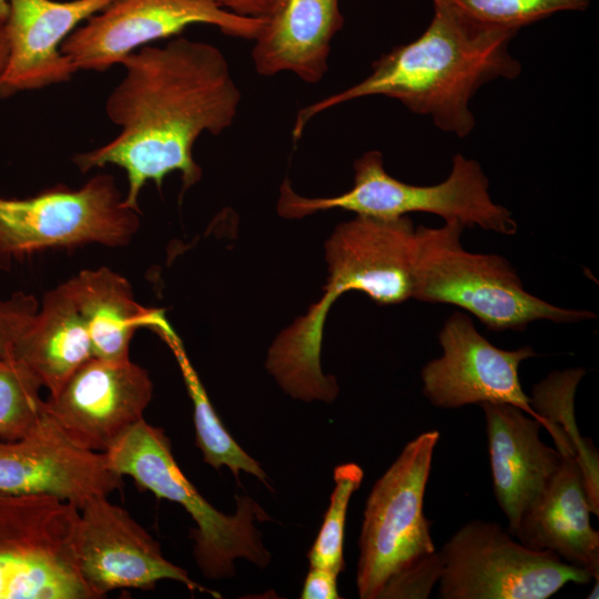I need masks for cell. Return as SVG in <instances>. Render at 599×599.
<instances>
[{
    "label": "cell",
    "mask_w": 599,
    "mask_h": 599,
    "mask_svg": "<svg viewBox=\"0 0 599 599\" xmlns=\"http://www.w3.org/2000/svg\"><path fill=\"white\" fill-rule=\"evenodd\" d=\"M120 64L125 73L108 97L105 112L121 131L72 161L82 173L109 164L123 169V205L140 213L148 182L160 190L177 171L183 194L201 180L194 144L203 133L219 135L233 124L242 94L225 55L207 42L180 37L162 47L144 45Z\"/></svg>",
    "instance_id": "obj_1"
},
{
    "label": "cell",
    "mask_w": 599,
    "mask_h": 599,
    "mask_svg": "<svg viewBox=\"0 0 599 599\" xmlns=\"http://www.w3.org/2000/svg\"><path fill=\"white\" fill-rule=\"evenodd\" d=\"M428 27L415 40L373 63L358 83L298 111L292 131L301 139L308 122L331 108L372 95L395 99L427 115L441 131L468 136L475 128L474 94L497 79H516L520 62L509 52L517 32L478 24L455 11L433 6Z\"/></svg>",
    "instance_id": "obj_2"
},
{
    "label": "cell",
    "mask_w": 599,
    "mask_h": 599,
    "mask_svg": "<svg viewBox=\"0 0 599 599\" xmlns=\"http://www.w3.org/2000/svg\"><path fill=\"white\" fill-rule=\"evenodd\" d=\"M328 277L324 293L273 342L266 368L295 399L333 402L336 379L321 368L323 327L332 304L358 291L382 305L398 304L414 294L416 229L410 219L356 215L339 224L325 244Z\"/></svg>",
    "instance_id": "obj_3"
},
{
    "label": "cell",
    "mask_w": 599,
    "mask_h": 599,
    "mask_svg": "<svg viewBox=\"0 0 599 599\" xmlns=\"http://www.w3.org/2000/svg\"><path fill=\"white\" fill-rule=\"evenodd\" d=\"M111 469L131 477L141 489L181 505L196 524L191 537L193 555L204 577L234 576V560L243 558L265 568L271 555L255 521L271 520L248 496H235L236 511L225 515L214 508L191 484L172 454L165 432L144 419L136 423L104 451Z\"/></svg>",
    "instance_id": "obj_4"
},
{
    "label": "cell",
    "mask_w": 599,
    "mask_h": 599,
    "mask_svg": "<svg viewBox=\"0 0 599 599\" xmlns=\"http://www.w3.org/2000/svg\"><path fill=\"white\" fill-rule=\"evenodd\" d=\"M464 229L456 221L416 227L413 298L458 306L496 332L521 331L538 319L572 323L596 317L528 293L505 257L466 251L460 243Z\"/></svg>",
    "instance_id": "obj_5"
},
{
    "label": "cell",
    "mask_w": 599,
    "mask_h": 599,
    "mask_svg": "<svg viewBox=\"0 0 599 599\" xmlns=\"http://www.w3.org/2000/svg\"><path fill=\"white\" fill-rule=\"evenodd\" d=\"M342 209L356 215L398 219L413 212L436 214L464 227L478 226L504 235L517 232L511 213L493 201L480 164L456 154L447 179L434 185H414L396 180L384 167L383 154L372 150L354 163V184L333 197H304L287 181L281 186L277 212L300 219L319 211Z\"/></svg>",
    "instance_id": "obj_6"
},
{
    "label": "cell",
    "mask_w": 599,
    "mask_h": 599,
    "mask_svg": "<svg viewBox=\"0 0 599 599\" xmlns=\"http://www.w3.org/2000/svg\"><path fill=\"white\" fill-rule=\"evenodd\" d=\"M438 439L430 430L407 443L369 493L358 541L362 599H379L390 580L437 551L423 505Z\"/></svg>",
    "instance_id": "obj_7"
},
{
    "label": "cell",
    "mask_w": 599,
    "mask_h": 599,
    "mask_svg": "<svg viewBox=\"0 0 599 599\" xmlns=\"http://www.w3.org/2000/svg\"><path fill=\"white\" fill-rule=\"evenodd\" d=\"M110 174L80 189L55 185L27 199L0 197V267L35 252L87 244L125 246L140 227Z\"/></svg>",
    "instance_id": "obj_8"
},
{
    "label": "cell",
    "mask_w": 599,
    "mask_h": 599,
    "mask_svg": "<svg viewBox=\"0 0 599 599\" xmlns=\"http://www.w3.org/2000/svg\"><path fill=\"white\" fill-rule=\"evenodd\" d=\"M441 599H547L591 575L549 550L518 541L499 524L473 520L439 550Z\"/></svg>",
    "instance_id": "obj_9"
},
{
    "label": "cell",
    "mask_w": 599,
    "mask_h": 599,
    "mask_svg": "<svg viewBox=\"0 0 599 599\" xmlns=\"http://www.w3.org/2000/svg\"><path fill=\"white\" fill-rule=\"evenodd\" d=\"M78 514L57 497L0 493V599H94L73 555Z\"/></svg>",
    "instance_id": "obj_10"
},
{
    "label": "cell",
    "mask_w": 599,
    "mask_h": 599,
    "mask_svg": "<svg viewBox=\"0 0 599 599\" xmlns=\"http://www.w3.org/2000/svg\"><path fill=\"white\" fill-rule=\"evenodd\" d=\"M265 21L234 13L215 0H112L73 30L61 51L78 71L101 72L192 24H209L227 35L254 40Z\"/></svg>",
    "instance_id": "obj_11"
},
{
    "label": "cell",
    "mask_w": 599,
    "mask_h": 599,
    "mask_svg": "<svg viewBox=\"0 0 599 599\" xmlns=\"http://www.w3.org/2000/svg\"><path fill=\"white\" fill-rule=\"evenodd\" d=\"M72 547L79 573L94 599L115 589H153L164 579L221 597L165 559L159 542L108 496L92 497L79 508Z\"/></svg>",
    "instance_id": "obj_12"
},
{
    "label": "cell",
    "mask_w": 599,
    "mask_h": 599,
    "mask_svg": "<svg viewBox=\"0 0 599 599\" xmlns=\"http://www.w3.org/2000/svg\"><path fill=\"white\" fill-rule=\"evenodd\" d=\"M439 343L441 356L428 362L422 370L424 395L435 407L457 409L470 404L506 403L542 424L518 374L520 363L536 355L530 346L500 349L480 335L471 318L460 312L446 319Z\"/></svg>",
    "instance_id": "obj_13"
},
{
    "label": "cell",
    "mask_w": 599,
    "mask_h": 599,
    "mask_svg": "<svg viewBox=\"0 0 599 599\" xmlns=\"http://www.w3.org/2000/svg\"><path fill=\"white\" fill-rule=\"evenodd\" d=\"M152 393L149 373L131 359L91 357L44 400L43 410L75 445L104 453L144 419Z\"/></svg>",
    "instance_id": "obj_14"
},
{
    "label": "cell",
    "mask_w": 599,
    "mask_h": 599,
    "mask_svg": "<svg viewBox=\"0 0 599 599\" xmlns=\"http://www.w3.org/2000/svg\"><path fill=\"white\" fill-rule=\"evenodd\" d=\"M104 453L71 441L47 414L16 440L0 439V493L48 495L80 508L122 487Z\"/></svg>",
    "instance_id": "obj_15"
},
{
    "label": "cell",
    "mask_w": 599,
    "mask_h": 599,
    "mask_svg": "<svg viewBox=\"0 0 599 599\" xmlns=\"http://www.w3.org/2000/svg\"><path fill=\"white\" fill-rule=\"evenodd\" d=\"M112 0H8L9 53L0 72V99L71 80L78 71L61 45L78 26Z\"/></svg>",
    "instance_id": "obj_16"
},
{
    "label": "cell",
    "mask_w": 599,
    "mask_h": 599,
    "mask_svg": "<svg viewBox=\"0 0 599 599\" xmlns=\"http://www.w3.org/2000/svg\"><path fill=\"white\" fill-rule=\"evenodd\" d=\"M496 500L511 534L558 470L562 455L539 437L542 424L517 406L480 404Z\"/></svg>",
    "instance_id": "obj_17"
},
{
    "label": "cell",
    "mask_w": 599,
    "mask_h": 599,
    "mask_svg": "<svg viewBox=\"0 0 599 599\" xmlns=\"http://www.w3.org/2000/svg\"><path fill=\"white\" fill-rule=\"evenodd\" d=\"M511 535L535 550H549L599 580V534L591 512L581 466L570 451Z\"/></svg>",
    "instance_id": "obj_18"
},
{
    "label": "cell",
    "mask_w": 599,
    "mask_h": 599,
    "mask_svg": "<svg viewBox=\"0 0 599 599\" xmlns=\"http://www.w3.org/2000/svg\"><path fill=\"white\" fill-rule=\"evenodd\" d=\"M339 0H283L255 37L252 61L264 77L291 72L306 83L327 72L331 42L344 20Z\"/></svg>",
    "instance_id": "obj_19"
},
{
    "label": "cell",
    "mask_w": 599,
    "mask_h": 599,
    "mask_svg": "<svg viewBox=\"0 0 599 599\" xmlns=\"http://www.w3.org/2000/svg\"><path fill=\"white\" fill-rule=\"evenodd\" d=\"M11 356L35 375L50 396L93 357L88 328L65 283L44 294L41 307L16 342Z\"/></svg>",
    "instance_id": "obj_20"
},
{
    "label": "cell",
    "mask_w": 599,
    "mask_h": 599,
    "mask_svg": "<svg viewBox=\"0 0 599 599\" xmlns=\"http://www.w3.org/2000/svg\"><path fill=\"white\" fill-rule=\"evenodd\" d=\"M88 328L93 357L124 362L136 329L163 309L140 305L126 278L108 267L84 270L64 282Z\"/></svg>",
    "instance_id": "obj_21"
},
{
    "label": "cell",
    "mask_w": 599,
    "mask_h": 599,
    "mask_svg": "<svg viewBox=\"0 0 599 599\" xmlns=\"http://www.w3.org/2000/svg\"><path fill=\"white\" fill-rule=\"evenodd\" d=\"M149 329L165 342L177 361L193 404L195 443L202 451L203 461L216 470L223 466L229 467L235 478H238L240 471H245L266 484L267 477L260 464L244 451L224 428L186 356L181 338L165 315L159 317Z\"/></svg>",
    "instance_id": "obj_22"
},
{
    "label": "cell",
    "mask_w": 599,
    "mask_h": 599,
    "mask_svg": "<svg viewBox=\"0 0 599 599\" xmlns=\"http://www.w3.org/2000/svg\"><path fill=\"white\" fill-rule=\"evenodd\" d=\"M585 375L581 368L554 372L532 389L530 405L542 420V426L551 434L556 428L564 432L586 483L591 512L599 515V463L598 454L591 443L582 438L573 418V398L579 380Z\"/></svg>",
    "instance_id": "obj_23"
},
{
    "label": "cell",
    "mask_w": 599,
    "mask_h": 599,
    "mask_svg": "<svg viewBox=\"0 0 599 599\" xmlns=\"http://www.w3.org/2000/svg\"><path fill=\"white\" fill-rule=\"evenodd\" d=\"M485 27L518 32L559 12L585 11L591 0H430Z\"/></svg>",
    "instance_id": "obj_24"
},
{
    "label": "cell",
    "mask_w": 599,
    "mask_h": 599,
    "mask_svg": "<svg viewBox=\"0 0 599 599\" xmlns=\"http://www.w3.org/2000/svg\"><path fill=\"white\" fill-rule=\"evenodd\" d=\"M41 383L20 361L0 355V439L27 435L43 413Z\"/></svg>",
    "instance_id": "obj_25"
},
{
    "label": "cell",
    "mask_w": 599,
    "mask_h": 599,
    "mask_svg": "<svg viewBox=\"0 0 599 599\" xmlns=\"http://www.w3.org/2000/svg\"><path fill=\"white\" fill-rule=\"evenodd\" d=\"M334 489L321 529L307 557L309 567H321L339 573L345 568L343 545L346 514L352 495L361 487L364 471L355 463L334 469Z\"/></svg>",
    "instance_id": "obj_26"
},
{
    "label": "cell",
    "mask_w": 599,
    "mask_h": 599,
    "mask_svg": "<svg viewBox=\"0 0 599 599\" xmlns=\"http://www.w3.org/2000/svg\"><path fill=\"white\" fill-rule=\"evenodd\" d=\"M441 575L439 551L398 575L383 589L379 599H426Z\"/></svg>",
    "instance_id": "obj_27"
},
{
    "label": "cell",
    "mask_w": 599,
    "mask_h": 599,
    "mask_svg": "<svg viewBox=\"0 0 599 599\" xmlns=\"http://www.w3.org/2000/svg\"><path fill=\"white\" fill-rule=\"evenodd\" d=\"M32 294L16 292L6 300L0 298V355L11 356L13 346L27 329L39 309Z\"/></svg>",
    "instance_id": "obj_28"
},
{
    "label": "cell",
    "mask_w": 599,
    "mask_h": 599,
    "mask_svg": "<svg viewBox=\"0 0 599 599\" xmlns=\"http://www.w3.org/2000/svg\"><path fill=\"white\" fill-rule=\"evenodd\" d=\"M337 573L321 567H309L306 575L302 599H338Z\"/></svg>",
    "instance_id": "obj_29"
},
{
    "label": "cell",
    "mask_w": 599,
    "mask_h": 599,
    "mask_svg": "<svg viewBox=\"0 0 599 599\" xmlns=\"http://www.w3.org/2000/svg\"><path fill=\"white\" fill-rule=\"evenodd\" d=\"M223 8L246 17H270L280 6L277 0H216Z\"/></svg>",
    "instance_id": "obj_30"
},
{
    "label": "cell",
    "mask_w": 599,
    "mask_h": 599,
    "mask_svg": "<svg viewBox=\"0 0 599 599\" xmlns=\"http://www.w3.org/2000/svg\"><path fill=\"white\" fill-rule=\"evenodd\" d=\"M9 53V42L6 30V20H0V72L4 68Z\"/></svg>",
    "instance_id": "obj_31"
},
{
    "label": "cell",
    "mask_w": 599,
    "mask_h": 599,
    "mask_svg": "<svg viewBox=\"0 0 599 599\" xmlns=\"http://www.w3.org/2000/svg\"><path fill=\"white\" fill-rule=\"evenodd\" d=\"M9 14L8 0H0V20H6Z\"/></svg>",
    "instance_id": "obj_32"
},
{
    "label": "cell",
    "mask_w": 599,
    "mask_h": 599,
    "mask_svg": "<svg viewBox=\"0 0 599 599\" xmlns=\"http://www.w3.org/2000/svg\"><path fill=\"white\" fill-rule=\"evenodd\" d=\"M277 1H278V3H281L283 0H277Z\"/></svg>",
    "instance_id": "obj_33"
},
{
    "label": "cell",
    "mask_w": 599,
    "mask_h": 599,
    "mask_svg": "<svg viewBox=\"0 0 599 599\" xmlns=\"http://www.w3.org/2000/svg\"><path fill=\"white\" fill-rule=\"evenodd\" d=\"M216 1V0H215ZM217 2V1H216Z\"/></svg>",
    "instance_id": "obj_34"
}]
</instances>
